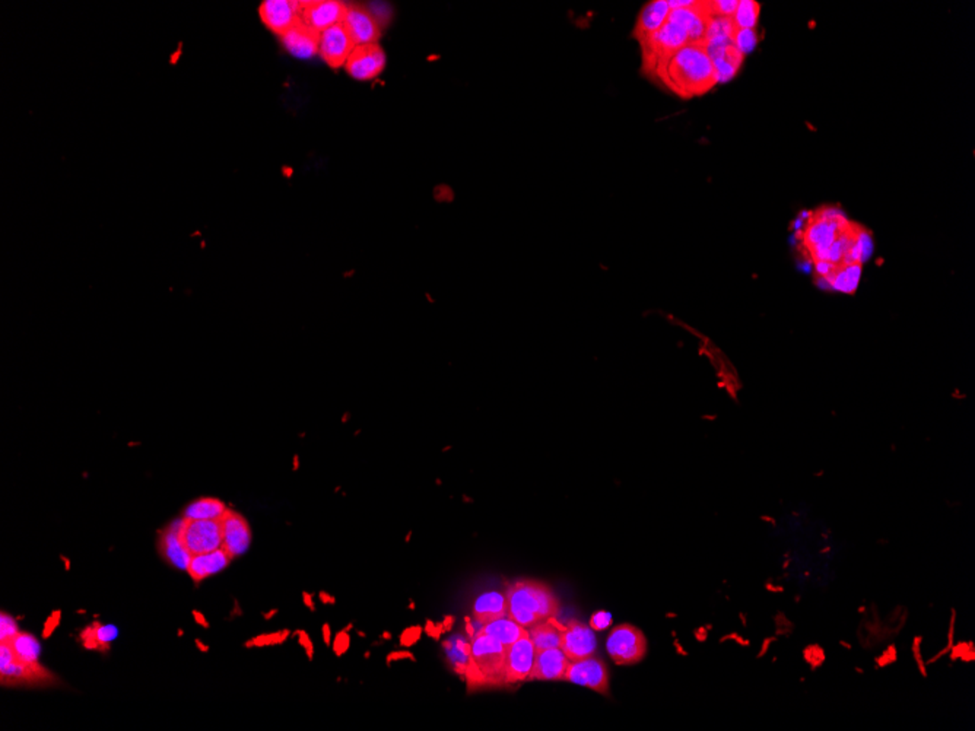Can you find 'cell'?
<instances>
[{
    "label": "cell",
    "mask_w": 975,
    "mask_h": 731,
    "mask_svg": "<svg viewBox=\"0 0 975 731\" xmlns=\"http://www.w3.org/2000/svg\"><path fill=\"white\" fill-rule=\"evenodd\" d=\"M650 81L676 97L690 100L710 93L719 78L706 45H685L656 70Z\"/></svg>",
    "instance_id": "obj_1"
},
{
    "label": "cell",
    "mask_w": 975,
    "mask_h": 731,
    "mask_svg": "<svg viewBox=\"0 0 975 731\" xmlns=\"http://www.w3.org/2000/svg\"><path fill=\"white\" fill-rule=\"evenodd\" d=\"M848 224L850 219L837 206H821L814 210L797 233L803 256L814 266L825 263L830 250Z\"/></svg>",
    "instance_id": "obj_2"
},
{
    "label": "cell",
    "mask_w": 975,
    "mask_h": 731,
    "mask_svg": "<svg viewBox=\"0 0 975 731\" xmlns=\"http://www.w3.org/2000/svg\"><path fill=\"white\" fill-rule=\"evenodd\" d=\"M508 618L523 628H530L558 613V600L549 587L541 581L522 579L506 593Z\"/></svg>",
    "instance_id": "obj_3"
},
{
    "label": "cell",
    "mask_w": 975,
    "mask_h": 731,
    "mask_svg": "<svg viewBox=\"0 0 975 731\" xmlns=\"http://www.w3.org/2000/svg\"><path fill=\"white\" fill-rule=\"evenodd\" d=\"M506 648L494 637L478 632L470 643L467 679L482 685L506 683Z\"/></svg>",
    "instance_id": "obj_4"
},
{
    "label": "cell",
    "mask_w": 975,
    "mask_h": 731,
    "mask_svg": "<svg viewBox=\"0 0 975 731\" xmlns=\"http://www.w3.org/2000/svg\"><path fill=\"white\" fill-rule=\"evenodd\" d=\"M690 45L687 31L667 20L657 33L640 43L641 73L650 79L660 66L678 50Z\"/></svg>",
    "instance_id": "obj_5"
},
{
    "label": "cell",
    "mask_w": 975,
    "mask_h": 731,
    "mask_svg": "<svg viewBox=\"0 0 975 731\" xmlns=\"http://www.w3.org/2000/svg\"><path fill=\"white\" fill-rule=\"evenodd\" d=\"M607 653L615 663L631 666L641 661L647 654V639L639 628L623 623L614 628L607 637Z\"/></svg>",
    "instance_id": "obj_6"
},
{
    "label": "cell",
    "mask_w": 975,
    "mask_h": 731,
    "mask_svg": "<svg viewBox=\"0 0 975 731\" xmlns=\"http://www.w3.org/2000/svg\"><path fill=\"white\" fill-rule=\"evenodd\" d=\"M181 538L193 556L221 549V520L185 519L183 529H181Z\"/></svg>",
    "instance_id": "obj_7"
},
{
    "label": "cell",
    "mask_w": 975,
    "mask_h": 731,
    "mask_svg": "<svg viewBox=\"0 0 975 731\" xmlns=\"http://www.w3.org/2000/svg\"><path fill=\"white\" fill-rule=\"evenodd\" d=\"M566 682L575 683L580 686L591 687L602 695L609 694V673L602 660L598 657L570 661L566 673Z\"/></svg>",
    "instance_id": "obj_8"
},
{
    "label": "cell",
    "mask_w": 975,
    "mask_h": 731,
    "mask_svg": "<svg viewBox=\"0 0 975 731\" xmlns=\"http://www.w3.org/2000/svg\"><path fill=\"white\" fill-rule=\"evenodd\" d=\"M345 4L336 0H313V2H300L302 9V22L316 33H323L326 29H332L335 25L342 24L346 13Z\"/></svg>",
    "instance_id": "obj_9"
},
{
    "label": "cell",
    "mask_w": 975,
    "mask_h": 731,
    "mask_svg": "<svg viewBox=\"0 0 975 731\" xmlns=\"http://www.w3.org/2000/svg\"><path fill=\"white\" fill-rule=\"evenodd\" d=\"M342 25L355 45H376L382 36V25L364 6H348Z\"/></svg>",
    "instance_id": "obj_10"
},
{
    "label": "cell",
    "mask_w": 975,
    "mask_h": 731,
    "mask_svg": "<svg viewBox=\"0 0 975 731\" xmlns=\"http://www.w3.org/2000/svg\"><path fill=\"white\" fill-rule=\"evenodd\" d=\"M351 77L358 81H369L377 78L385 68V54L376 45H355L345 65Z\"/></svg>",
    "instance_id": "obj_11"
},
{
    "label": "cell",
    "mask_w": 975,
    "mask_h": 731,
    "mask_svg": "<svg viewBox=\"0 0 975 731\" xmlns=\"http://www.w3.org/2000/svg\"><path fill=\"white\" fill-rule=\"evenodd\" d=\"M263 24L277 34L284 36L286 31L295 27L302 21V9L300 2H289V0H266L259 8Z\"/></svg>",
    "instance_id": "obj_12"
},
{
    "label": "cell",
    "mask_w": 975,
    "mask_h": 731,
    "mask_svg": "<svg viewBox=\"0 0 975 731\" xmlns=\"http://www.w3.org/2000/svg\"><path fill=\"white\" fill-rule=\"evenodd\" d=\"M353 49H355V45L351 40L350 34L346 33L345 27L342 24L335 25L332 29L320 33L318 54L332 68H341V66L346 65L348 57L351 56Z\"/></svg>",
    "instance_id": "obj_13"
},
{
    "label": "cell",
    "mask_w": 975,
    "mask_h": 731,
    "mask_svg": "<svg viewBox=\"0 0 975 731\" xmlns=\"http://www.w3.org/2000/svg\"><path fill=\"white\" fill-rule=\"evenodd\" d=\"M534 645L529 634L517 639L506 648V683L525 682L529 679L534 663Z\"/></svg>",
    "instance_id": "obj_14"
},
{
    "label": "cell",
    "mask_w": 975,
    "mask_h": 731,
    "mask_svg": "<svg viewBox=\"0 0 975 731\" xmlns=\"http://www.w3.org/2000/svg\"><path fill=\"white\" fill-rule=\"evenodd\" d=\"M598 647L596 635L586 623L571 620L562 634L561 650L566 653L570 661L586 659L594 654Z\"/></svg>",
    "instance_id": "obj_15"
},
{
    "label": "cell",
    "mask_w": 975,
    "mask_h": 731,
    "mask_svg": "<svg viewBox=\"0 0 975 731\" xmlns=\"http://www.w3.org/2000/svg\"><path fill=\"white\" fill-rule=\"evenodd\" d=\"M222 549L234 559L245 554L252 542V530L249 522L234 511L227 510L221 519Z\"/></svg>",
    "instance_id": "obj_16"
},
{
    "label": "cell",
    "mask_w": 975,
    "mask_h": 731,
    "mask_svg": "<svg viewBox=\"0 0 975 731\" xmlns=\"http://www.w3.org/2000/svg\"><path fill=\"white\" fill-rule=\"evenodd\" d=\"M570 659L561 648L536 650L534 663L529 679L532 680H564Z\"/></svg>",
    "instance_id": "obj_17"
},
{
    "label": "cell",
    "mask_w": 975,
    "mask_h": 731,
    "mask_svg": "<svg viewBox=\"0 0 975 731\" xmlns=\"http://www.w3.org/2000/svg\"><path fill=\"white\" fill-rule=\"evenodd\" d=\"M183 522H185V519L177 520V522H174L173 524L162 533V536H161L160 552L161 556H162L169 565H173L177 570L187 571L189 570L193 554L187 551V547L185 546V542H183V538H181Z\"/></svg>",
    "instance_id": "obj_18"
},
{
    "label": "cell",
    "mask_w": 975,
    "mask_h": 731,
    "mask_svg": "<svg viewBox=\"0 0 975 731\" xmlns=\"http://www.w3.org/2000/svg\"><path fill=\"white\" fill-rule=\"evenodd\" d=\"M281 40L286 52L298 59H311L318 54L320 34L302 24V21L286 31Z\"/></svg>",
    "instance_id": "obj_19"
},
{
    "label": "cell",
    "mask_w": 975,
    "mask_h": 731,
    "mask_svg": "<svg viewBox=\"0 0 975 731\" xmlns=\"http://www.w3.org/2000/svg\"><path fill=\"white\" fill-rule=\"evenodd\" d=\"M669 12L671 8L665 0H653L641 9L632 29V37L639 41V45L662 29L669 17Z\"/></svg>",
    "instance_id": "obj_20"
},
{
    "label": "cell",
    "mask_w": 975,
    "mask_h": 731,
    "mask_svg": "<svg viewBox=\"0 0 975 731\" xmlns=\"http://www.w3.org/2000/svg\"><path fill=\"white\" fill-rule=\"evenodd\" d=\"M706 52L710 54L711 62L715 65L719 82L731 81L742 68L743 57L745 56L739 52L735 43L708 45Z\"/></svg>",
    "instance_id": "obj_21"
},
{
    "label": "cell",
    "mask_w": 975,
    "mask_h": 731,
    "mask_svg": "<svg viewBox=\"0 0 975 731\" xmlns=\"http://www.w3.org/2000/svg\"><path fill=\"white\" fill-rule=\"evenodd\" d=\"M229 563H231L229 554L221 547V549L209 552V554L192 556L187 572L196 583H199L202 579H208L211 575L218 574L219 571L225 570L228 567Z\"/></svg>",
    "instance_id": "obj_22"
},
{
    "label": "cell",
    "mask_w": 975,
    "mask_h": 731,
    "mask_svg": "<svg viewBox=\"0 0 975 731\" xmlns=\"http://www.w3.org/2000/svg\"><path fill=\"white\" fill-rule=\"evenodd\" d=\"M0 679L2 685H13V683H36L53 680V676L38 663H21L15 660L13 663L0 669Z\"/></svg>",
    "instance_id": "obj_23"
},
{
    "label": "cell",
    "mask_w": 975,
    "mask_h": 731,
    "mask_svg": "<svg viewBox=\"0 0 975 731\" xmlns=\"http://www.w3.org/2000/svg\"><path fill=\"white\" fill-rule=\"evenodd\" d=\"M474 618L482 627L495 622L498 619L508 618L506 595H500L497 591L482 595L475 602Z\"/></svg>",
    "instance_id": "obj_24"
},
{
    "label": "cell",
    "mask_w": 975,
    "mask_h": 731,
    "mask_svg": "<svg viewBox=\"0 0 975 731\" xmlns=\"http://www.w3.org/2000/svg\"><path fill=\"white\" fill-rule=\"evenodd\" d=\"M530 641L534 645V650H549V648H561L562 634L564 628L555 622L554 618L546 619L542 622L536 623L533 627L527 628Z\"/></svg>",
    "instance_id": "obj_25"
},
{
    "label": "cell",
    "mask_w": 975,
    "mask_h": 731,
    "mask_svg": "<svg viewBox=\"0 0 975 731\" xmlns=\"http://www.w3.org/2000/svg\"><path fill=\"white\" fill-rule=\"evenodd\" d=\"M117 628L114 625H103L95 622L91 627L85 628L80 634V641L88 650L107 651L112 641L117 638Z\"/></svg>",
    "instance_id": "obj_26"
},
{
    "label": "cell",
    "mask_w": 975,
    "mask_h": 731,
    "mask_svg": "<svg viewBox=\"0 0 975 731\" xmlns=\"http://www.w3.org/2000/svg\"><path fill=\"white\" fill-rule=\"evenodd\" d=\"M483 634L490 635L498 639L500 643L504 644L506 647L516 643L517 639L522 638L527 634V628H523L522 625H518L517 622H514L511 618L498 619L495 622L488 623L481 628V631Z\"/></svg>",
    "instance_id": "obj_27"
},
{
    "label": "cell",
    "mask_w": 975,
    "mask_h": 731,
    "mask_svg": "<svg viewBox=\"0 0 975 731\" xmlns=\"http://www.w3.org/2000/svg\"><path fill=\"white\" fill-rule=\"evenodd\" d=\"M227 506L219 499L201 498L190 504L185 511L186 520H221Z\"/></svg>",
    "instance_id": "obj_28"
},
{
    "label": "cell",
    "mask_w": 975,
    "mask_h": 731,
    "mask_svg": "<svg viewBox=\"0 0 975 731\" xmlns=\"http://www.w3.org/2000/svg\"><path fill=\"white\" fill-rule=\"evenodd\" d=\"M862 267H863V265H851L847 266V267H844V269L837 270V272L825 282V285H827L828 288H831V290L853 295V293L857 291V286H859L860 276H862Z\"/></svg>",
    "instance_id": "obj_29"
},
{
    "label": "cell",
    "mask_w": 975,
    "mask_h": 731,
    "mask_svg": "<svg viewBox=\"0 0 975 731\" xmlns=\"http://www.w3.org/2000/svg\"><path fill=\"white\" fill-rule=\"evenodd\" d=\"M9 645L12 648L13 654H15L16 660L21 663H38V657H40L41 647L40 643L37 641L36 637H32L29 634H18L15 638L9 641Z\"/></svg>",
    "instance_id": "obj_30"
},
{
    "label": "cell",
    "mask_w": 975,
    "mask_h": 731,
    "mask_svg": "<svg viewBox=\"0 0 975 731\" xmlns=\"http://www.w3.org/2000/svg\"><path fill=\"white\" fill-rule=\"evenodd\" d=\"M759 12H761V6L758 2L754 0L739 2L735 17H733L738 29H755L758 24Z\"/></svg>",
    "instance_id": "obj_31"
},
{
    "label": "cell",
    "mask_w": 975,
    "mask_h": 731,
    "mask_svg": "<svg viewBox=\"0 0 975 731\" xmlns=\"http://www.w3.org/2000/svg\"><path fill=\"white\" fill-rule=\"evenodd\" d=\"M450 643L453 645L447 647L449 657L453 661L454 666L462 669L466 675L470 663V644H465V641L460 638L451 639Z\"/></svg>",
    "instance_id": "obj_32"
},
{
    "label": "cell",
    "mask_w": 975,
    "mask_h": 731,
    "mask_svg": "<svg viewBox=\"0 0 975 731\" xmlns=\"http://www.w3.org/2000/svg\"><path fill=\"white\" fill-rule=\"evenodd\" d=\"M738 4L739 2H736V0H713V2H706V9H708L710 17L733 18Z\"/></svg>",
    "instance_id": "obj_33"
},
{
    "label": "cell",
    "mask_w": 975,
    "mask_h": 731,
    "mask_svg": "<svg viewBox=\"0 0 975 731\" xmlns=\"http://www.w3.org/2000/svg\"><path fill=\"white\" fill-rule=\"evenodd\" d=\"M758 43V36L755 29H738L736 34L735 45L738 47L739 52L742 53L743 56L747 53L752 52L755 49V45Z\"/></svg>",
    "instance_id": "obj_34"
},
{
    "label": "cell",
    "mask_w": 975,
    "mask_h": 731,
    "mask_svg": "<svg viewBox=\"0 0 975 731\" xmlns=\"http://www.w3.org/2000/svg\"><path fill=\"white\" fill-rule=\"evenodd\" d=\"M18 632V625L16 620L6 613H2L0 616V641L2 643H9L11 639L15 638Z\"/></svg>",
    "instance_id": "obj_35"
},
{
    "label": "cell",
    "mask_w": 975,
    "mask_h": 731,
    "mask_svg": "<svg viewBox=\"0 0 975 731\" xmlns=\"http://www.w3.org/2000/svg\"><path fill=\"white\" fill-rule=\"evenodd\" d=\"M612 623V615L609 612L599 611L591 616V628L593 631H603Z\"/></svg>",
    "instance_id": "obj_36"
},
{
    "label": "cell",
    "mask_w": 975,
    "mask_h": 731,
    "mask_svg": "<svg viewBox=\"0 0 975 731\" xmlns=\"http://www.w3.org/2000/svg\"><path fill=\"white\" fill-rule=\"evenodd\" d=\"M16 657L8 643H0V669L13 663Z\"/></svg>",
    "instance_id": "obj_37"
},
{
    "label": "cell",
    "mask_w": 975,
    "mask_h": 731,
    "mask_svg": "<svg viewBox=\"0 0 975 731\" xmlns=\"http://www.w3.org/2000/svg\"><path fill=\"white\" fill-rule=\"evenodd\" d=\"M59 620H61V612H54L52 618H48L47 623H45V637H48V635L52 634V632L56 629L57 625H59Z\"/></svg>",
    "instance_id": "obj_38"
},
{
    "label": "cell",
    "mask_w": 975,
    "mask_h": 731,
    "mask_svg": "<svg viewBox=\"0 0 975 731\" xmlns=\"http://www.w3.org/2000/svg\"><path fill=\"white\" fill-rule=\"evenodd\" d=\"M348 644H350V637L345 634L339 635L336 638V644H335V650L337 651V654H342L348 648Z\"/></svg>",
    "instance_id": "obj_39"
},
{
    "label": "cell",
    "mask_w": 975,
    "mask_h": 731,
    "mask_svg": "<svg viewBox=\"0 0 975 731\" xmlns=\"http://www.w3.org/2000/svg\"><path fill=\"white\" fill-rule=\"evenodd\" d=\"M279 634L268 635V637H260V638L254 639V645H263V644L277 643L282 641L284 637H277Z\"/></svg>",
    "instance_id": "obj_40"
},
{
    "label": "cell",
    "mask_w": 975,
    "mask_h": 731,
    "mask_svg": "<svg viewBox=\"0 0 975 731\" xmlns=\"http://www.w3.org/2000/svg\"><path fill=\"white\" fill-rule=\"evenodd\" d=\"M193 615H194V619H196L197 622L203 625V627H208V622H206L205 618H203L199 612H193Z\"/></svg>",
    "instance_id": "obj_41"
}]
</instances>
